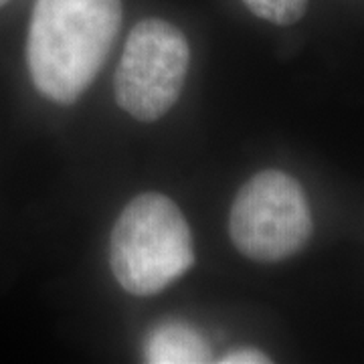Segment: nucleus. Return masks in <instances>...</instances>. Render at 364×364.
Returning <instances> with one entry per match:
<instances>
[{
  "label": "nucleus",
  "mask_w": 364,
  "mask_h": 364,
  "mask_svg": "<svg viewBox=\"0 0 364 364\" xmlns=\"http://www.w3.org/2000/svg\"><path fill=\"white\" fill-rule=\"evenodd\" d=\"M191 51L181 28L162 18L134 26L116 69V100L140 122H154L176 104Z\"/></svg>",
  "instance_id": "4"
},
{
  "label": "nucleus",
  "mask_w": 364,
  "mask_h": 364,
  "mask_svg": "<svg viewBox=\"0 0 364 364\" xmlns=\"http://www.w3.org/2000/svg\"><path fill=\"white\" fill-rule=\"evenodd\" d=\"M122 25L119 0H37L26 61L35 87L73 104L97 77Z\"/></svg>",
  "instance_id": "1"
},
{
  "label": "nucleus",
  "mask_w": 364,
  "mask_h": 364,
  "mask_svg": "<svg viewBox=\"0 0 364 364\" xmlns=\"http://www.w3.org/2000/svg\"><path fill=\"white\" fill-rule=\"evenodd\" d=\"M255 16L273 25H294L308 11L310 0H243Z\"/></svg>",
  "instance_id": "6"
},
{
  "label": "nucleus",
  "mask_w": 364,
  "mask_h": 364,
  "mask_svg": "<svg viewBox=\"0 0 364 364\" xmlns=\"http://www.w3.org/2000/svg\"><path fill=\"white\" fill-rule=\"evenodd\" d=\"M261 363H272L267 354H263L259 350L253 348H241V350L229 352L227 356H223L221 364H261Z\"/></svg>",
  "instance_id": "7"
},
{
  "label": "nucleus",
  "mask_w": 364,
  "mask_h": 364,
  "mask_svg": "<svg viewBox=\"0 0 364 364\" xmlns=\"http://www.w3.org/2000/svg\"><path fill=\"white\" fill-rule=\"evenodd\" d=\"M195 263L191 227L168 196L144 193L122 210L109 243L117 284L134 296H154Z\"/></svg>",
  "instance_id": "2"
},
{
  "label": "nucleus",
  "mask_w": 364,
  "mask_h": 364,
  "mask_svg": "<svg viewBox=\"0 0 364 364\" xmlns=\"http://www.w3.org/2000/svg\"><path fill=\"white\" fill-rule=\"evenodd\" d=\"M314 231L304 188L279 170H263L235 196L229 235L235 247L253 261H284L306 247Z\"/></svg>",
  "instance_id": "3"
},
{
  "label": "nucleus",
  "mask_w": 364,
  "mask_h": 364,
  "mask_svg": "<svg viewBox=\"0 0 364 364\" xmlns=\"http://www.w3.org/2000/svg\"><path fill=\"white\" fill-rule=\"evenodd\" d=\"M6 2H9V0H0V6H4Z\"/></svg>",
  "instance_id": "8"
},
{
  "label": "nucleus",
  "mask_w": 364,
  "mask_h": 364,
  "mask_svg": "<svg viewBox=\"0 0 364 364\" xmlns=\"http://www.w3.org/2000/svg\"><path fill=\"white\" fill-rule=\"evenodd\" d=\"M144 358L150 364L210 363L207 340L184 322H162L144 342Z\"/></svg>",
  "instance_id": "5"
}]
</instances>
